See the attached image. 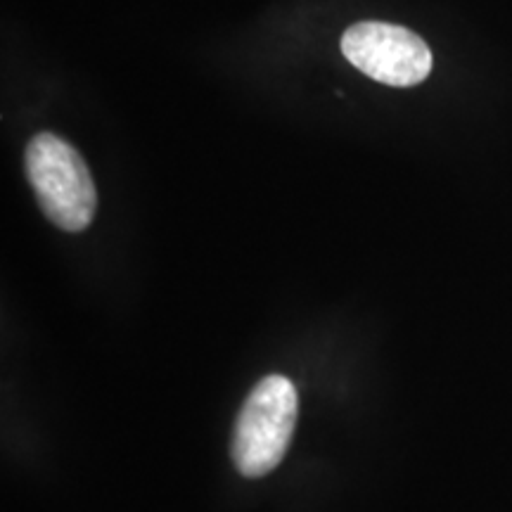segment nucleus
I'll return each instance as SVG.
<instances>
[{
    "label": "nucleus",
    "mask_w": 512,
    "mask_h": 512,
    "mask_svg": "<svg viewBox=\"0 0 512 512\" xmlns=\"http://www.w3.org/2000/svg\"><path fill=\"white\" fill-rule=\"evenodd\" d=\"M297 413V387L285 375H268L249 392L230 444L233 465L242 477H266L283 463Z\"/></svg>",
    "instance_id": "obj_1"
},
{
    "label": "nucleus",
    "mask_w": 512,
    "mask_h": 512,
    "mask_svg": "<svg viewBox=\"0 0 512 512\" xmlns=\"http://www.w3.org/2000/svg\"><path fill=\"white\" fill-rule=\"evenodd\" d=\"M27 178L43 214L67 233L91 226L98 190L86 162L72 145L53 133H38L27 147Z\"/></svg>",
    "instance_id": "obj_2"
},
{
    "label": "nucleus",
    "mask_w": 512,
    "mask_h": 512,
    "mask_svg": "<svg viewBox=\"0 0 512 512\" xmlns=\"http://www.w3.org/2000/svg\"><path fill=\"white\" fill-rule=\"evenodd\" d=\"M342 53L370 79L387 86H418L432 72V53L411 29L361 22L344 31Z\"/></svg>",
    "instance_id": "obj_3"
}]
</instances>
